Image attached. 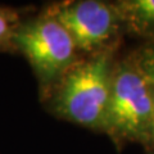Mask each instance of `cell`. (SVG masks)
<instances>
[{
  "mask_svg": "<svg viewBox=\"0 0 154 154\" xmlns=\"http://www.w3.org/2000/svg\"><path fill=\"white\" fill-rule=\"evenodd\" d=\"M119 50L84 57L42 104L54 117L90 131L105 130L110 79Z\"/></svg>",
  "mask_w": 154,
  "mask_h": 154,
  "instance_id": "obj_1",
  "label": "cell"
},
{
  "mask_svg": "<svg viewBox=\"0 0 154 154\" xmlns=\"http://www.w3.org/2000/svg\"><path fill=\"white\" fill-rule=\"evenodd\" d=\"M154 105L152 85L128 51L114 60L104 134L118 149L139 144L154 149Z\"/></svg>",
  "mask_w": 154,
  "mask_h": 154,
  "instance_id": "obj_2",
  "label": "cell"
},
{
  "mask_svg": "<svg viewBox=\"0 0 154 154\" xmlns=\"http://www.w3.org/2000/svg\"><path fill=\"white\" fill-rule=\"evenodd\" d=\"M12 44L14 53L23 55L30 64L42 103L82 59L69 33L46 7L23 17L14 31Z\"/></svg>",
  "mask_w": 154,
  "mask_h": 154,
  "instance_id": "obj_3",
  "label": "cell"
},
{
  "mask_svg": "<svg viewBox=\"0 0 154 154\" xmlns=\"http://www.w3.org/2000/svg\"><path fill=\"white\" fill-rule=\"evenodd\" d=\"M72 37L81 57L119 50L123 30L114 2L73 0L46 5Z\"/></svg>",
  "mask_w": 154,
  "mask_h": 154,
  "instance_id": "obj_4",
  "label": "cell"
},
{
  "mask_svg": "<svg viewBox=\"0 0 154 154\" xmlns=\"http://www.w3.org/2000/svg\"><path fill=\"white\" fill-rule=\"evenodd\" d=\"M114 3L125 37L140 42L154 40V0H116Z\"/></svg>",
  "mask_w": 154,
  "mask_h": 154,
  "instance_id": "obj_5",
  "label": "cell"
},
{
  "mask_svg": "<svg viewBox=\"0 0 154 154\" xmlns=\"http://www.w3.org/2000/svg\"><path fill=\"white\" fill-rule=\"evenodd\" d=\"M27 13L25 9L0 7V51L14 53L12 44L14 31Z\"/></svg>",
  "mask_w": 154,
  "mask_h": 154,
  "instance_id": "obj_6",
  "label": "cell"
},
{
  "mask_svg": "<svg viewBox=\"0 0 154 154\" xmlns=\"http://www.w3.org/2000/svg\"><path fill=\"white\" fill-rule=\"evenodd\" d=\"M130 53L144 75L148 77L149 82L154 84V40L140 42L136 48H132Z\"/></svg>",
  "mask_w": 154,
  "mask_h": 154,
  "instance_id": "obj_7",
  "label": "cell"
},
{
  "mask_svg": "<svg viewBox=\"0 0 154 154\" xmlns=\"http://www.w3.org/2000/svg\"><path fill=\"white\" fill-rule=\"evenodd\" d=\"M152 85V93H153V105H154V84H150ZM154 109V108H153Z\"/></svg>",
  "mask_w": 154,
  "mask_h": 154,
  "instance_id": "obj_8",
  "label": "cell"
},
{
  "mask_svg": "<svg viewBox=\"0 0 154 154\" xmlns=\"http://www.w3.org/2000/svg\"><path fill=\"white\" fill-rule=\"evenodd\" d=\"M146 154H154V149H152V150H146Z\"/></svg>",
  "mask_w": 154,
  "mask_h": 154,
  "instance_id": "obj_9",
  "label": "cell"
}]
</instances>
